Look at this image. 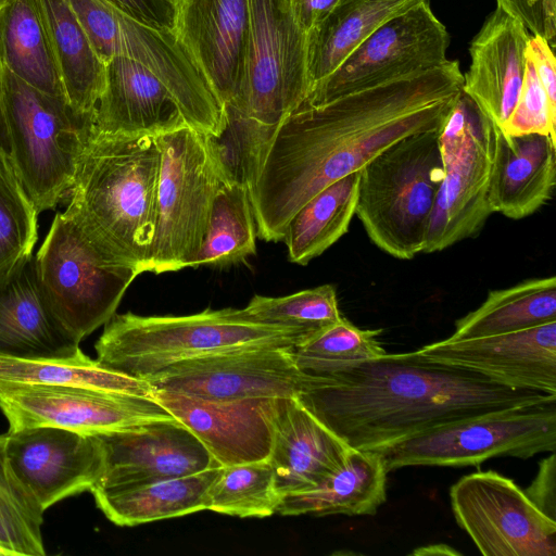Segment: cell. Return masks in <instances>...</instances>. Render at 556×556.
<instances>
[{"instance_id":"obj_1","label":"cell","mask_w":556,"mask_h":556,"mask_svg":"<svg viewBox=\"0 0 556 556\" xmlns=\"http://www.w3.org/2000/svg\"><path fill=\"white\" fill-rule=\"evenodd\" d=\"M463 88L457 61L357 90L287 116L248 186L256 233L282 241L292 216L318 191L358 172L395 141L439 130Z\"/></svg>"},{"instance_id":"obj_2","label":"cell","mask_w":556,"mask_h":556,"mask_svg":"<svg viewBox=\"0 0 556 556\" xmlns=\"http://www.w3.org/2000/svg\"><path fill=\"white\" fill-rule=\"evenodd\" d=\"M309 375L296 399L356 450L386 446L467 417L556 403L555 394L510 388L419 350Z\"/></svg>"},{"instance_id":"obj_3","label":"cell","mask_w":556,"mask_h":556,"mask_svg":"<svg viewBox=\"0 0 556 556\" xmlns=\"http://www.w3.org/2000/svg\"><path fill=\"white\" fill-rule=\"evenodd\" d=\"M160 150L154 136L91 131L68 207L117 263L149 270Z\"/></svg>"},{"instance_id":"obj_4","label":"cell","mask_w":556,"mask_h":556,"mask_svg":"<svg viewBox=\"0 0 556 556\" xmlns=\"http://www.w3.org/2000/svg\"><path fill=\"white\" fill-rule=\"evenodd\" d=\"M312 337L296 329L258 324L241 308H207L184 316L114 314L94 348L105 367L147 380L186 359L244 346L296 349Z\"/></svg>"},{"instance_id":"obj_5","label":"cell","mask_w":556,"mask_h":556,"mask_svg":"<svg viewBox=\"0 0 556 556\" xmlns=\"http://www.w3.org/2000/svg\"><path fill=\"white\" fill-rule=\"evenodd\" d=\"M309 91L307 34L291 0H250V29L240 91L226 108L227 127L262 153L278 125Z\"/></svg>"},{"instance_id":"obj_6","label":"cell","mask_w":556,"mask_h":556,"mask_svg":"<svg viewBox=\"0 0 556 556\" xmlns=\"http://www.w3.org/2000/svg\"><path fill=\"white\" fill-rule=\"evenodd\" d=\"M439 132L406 136L359 169L355 214L370 241L395 258L424 251L443 180Z\"/></svg>"},{"instance_id":"obj_7","label":"cell","mask_w":556,"mask_h":556,"mask_svg":"<svg viewBox=\"0 0 556 556\" xmlns=\"http://www.w3.org/2000/svg\"><path fill=\"white\" fill-rule=\"evenodd\" d=\"M160 166L149 270L190 267L207 226L213 200L230 180L207 136L188 124L155 136Z\"/></svg>"},{"instance_id":"obj_8","label":"cell","mask_w":556,"mask_h":556,"mask_svg":"<svg viewBox=\"0 0 556 556\" xmlns=\"http://www.w3.org/2000/svg\"><path fill=\"white\" fill-rule=\"evenodd\" d=\"M9 156L37 213L71 192L93 122L2 66Z\"/></svg>"},{"instance_id":"obj_9","label":"cell","mask_w":556,"mask_h":556,"mask_svg":"<svg viewBox=\"0 0 556 556\" xmlns=\"http://www.w3.org/2000/svg\"><path fill=\"white\" fill-rule=\"evenodd\" d=\"M35 260L53 313L78 343L111 319L140 275L114 261L68 206L55 215Z\"/></svg>"},{"instance_id":"obj_10","label":"cell","mask_w":556,"mask_h":556,"mask_svg":"<svg viewBox=\"0 0 556 556\" xmlns=\"http://www.w3.org/2000/svg\"><path fill=\"white\" fill-rule=\"evenodd\" d=\"M556 403L486 413L377 447L387 471L406 466H477L492 457L530 458L556 450Z\"/></svg>"},{"instance_id":"obj_11","label":"cell","mask_w":556,"mask_h":556,"mask_svg":"<svg viewBox=\"0 0 556 556\" xmlns=\"http://www.w3.org/2000/svg\"><path fill=\"white\" fill-rule=\"evenodd\" d=\"M497 127L463 90L439 132L443 164L422 253L476 236L493 213L488 191Z\"/></svg>"},{"instance_id":"obj_12","label":"cell","mask_w":556,"mask_h":556,"mask_svg":"<svg viewBox=\"0 0 556 556\" xmlns=\"http://www.w3.org/2000/svg\"><path fill=\"white\" fill-rule=\"evenodd\" d=\"M448 45L445 26L434 15L429 0H421L374 31L330 75L311 88L300 106L323 104L435 68L447 61Z\"/></svg>"},{"instance_id":"obj_13","label":"cell","mask_w":556,"mask_h":556,"mask_svg":"<svg viewBox=\"0 0 556 556\" xmlns=\"http://www.w3.org/2000/svg\"><path fill=\"white\" fill-rule=\"evenodd\" d=\"M457 525L485 556H555L556 520L546 516L514 480L477 471L450 489Z\"/></svg>"},{"instance_id":"obj_14","label":"cell","mask_w":556,"mask_h":556,"mask_svg":"<svg viewBox=\"0 0 556 556\" xmlns=\"http://www.w3.org/2000/svg\"><path fill=\"white\" fill-rule=\"evenodd\" d=\"M294 349L244 346L176 363L147 379L154 390L205 400L291 399L309 374L298 368Z\"/></svg>"},{"instance_id":"obj_15","label":"cell","mask_w":556,"mask_h":556,"mask_svg":"<svg viewBox=\"0 0 556 556\" xmlns=\"http://www.w3.org/2000/svg\"><path fill=\"white\" fill-rule=\"evenodd\" d=\"M0 409L9 430L48 426L88 435L175 419L153 396L43 384L0 382Z\"/></svg>"},{"instance_id":"obj_16","label":"cell","mask_w":556,"mask_h":556,"mask_svg":"<svg viewBox=\"0 0 556 556\" xmlns=\"http://www.w3.org/2000/svg\"><path fill=\"white\" fill-rule=\"evenodd\" d=\"M5 452L15 475L43 510L66 497L91 492L104 469L98 435L56 427L9 430Z\"/></svg>"},{"instance_id":"obj_17","label":"cell","mask_w":556,"mask_h":556,"mask_svg":"<svg viewBox=\"0 0 556 556\" xmlns=\"http://www.w3.org/2000/svg\"><path fill=\"white\" fill-rule=\"evenodd\" d=\"M98 437L104 469L93 489L141 485L219 466L177 419L149 421Z\"/></svg>"},{"instance_id":"obj_18","label":"cell","mask_w":556,"mask_h":556,"mask_svg":"<svg viewBox=\"0 0 556 556\" xmlns=\"http://www.w3.org/2000/svg\"><path fill=\"white\" fill-rule=\"evenodd\" d=\"M419 352L510 388L556 395V320L489 337L447 338L425 345Z\"/></svg>"},{"instance_id":"obj_19","label":"cell","mask_w":556,"mask_h":556,"mask_svg":"<svg viewBox=\"0 0 556 556\" xmlns=\"http://www.w3.org/2000/svg\"><path fill=\"white\" fill-rule=\"evenodd\" d=\"M153 397L219 466L269 458L278 399L216 401L164 390H154Z\"/></svg>"},{"instance_id":"obj_20","label":"cell","mask_w":556,"mask_h":556,"mask_svg":"<svg viewBox=\"0 0 556 556\" xmlns=\"http://www.w3.org/2000/svg\"><path fill=\"white\" fill-rule=\"evenodd\" d=\"M176 37L225 109L242 84L250 0H174Z\"/></svg>"},{"instance_id":"obj_21","label":"cell","mask_w":556,"mask_h":556,"mask_svg":"<svg viewBox=\"0 0 556 556\" xmlns=\"http://www.w3.org/2000/svg\"><path fill=\"white\" fill-rule=\"evenodd\" d=\"M530 33L496 4L469 47L462 90L501 129L513 112L526 72Z\"/></svg>"},{"instance_id":"obj_22","label":"cell","mask_w":556,"mask_h":556,"mask_svg":"<svg viewBox=\"0 0 556 556\" xmlns=\"http://www.w3.org/2000/svg\"><path fill=\"white\" fill-rule=\"evenodd\" d=\"M78 350L51 308L33 254L0 273V356L49 358Z\"/></svg>"},{"instance_id":"obj_23","label":"cell","mask_w":556,"mask_h":556,"mask_svg":"<svg viewBox=\"0 0 556 556\" xmlns=\"http://www.w3.org/2000/svg\"><path fill=\"white\" fill-rule=\"evenodd\" d=\"M187 124L166 86L125 56L105 63L104 88L92 131L102 136H157Z\"/></svg>"},{"instance_id":"obj_24","label":"cell","mask_w":556,"mask_h":556,"mask_svg":"<svg viewBox=\"0 0 556 556\" xmlns=\"http://www.w3.org/2000/svg\"><path fill=\"white\" fill-rule=\"evenodd\" d=\"M350 448L296 397L278 399L268 459L281 498L320 483L343 465Z\"/></svg>"},{"instance_id":"obj_25","label":"cell","mask_w":556,"mask_h":556,"mask_svg":"<svg viewBox=\"0 0 556 556\" xmlns=\"http://www.w3.org/2000/svg\"><path fill=\"white\" fill-rule=\"evenodd\" d=\"M556 140L540 134L505 136L497 129L488 201L493 213L521 219L552 198Z\"/></svg>"},{"instance_id":"obj_26","label":"cell","mask_w":556,"mask_h":556,"mask_svg":"<svg viewBox=\"0 0 556 556\" xmlns=\"http://www.w3.org/2000/svg\"><path fill=\"white\" fill-rule=\"evenodd\" d=\"M387 470L380 455L350 448L343 465L317 485L285 495L282 516L375 515L387 500Z\"/></svg>"},{"instance_id":"obj_27","label":"cell","mask_w":556,"mask_h":556,"mask_svg":"<svg viewBox=\"0 0 556 556\" xmlns=\"http://www.w3.org/2000/svg\"><path fill=\"white\" fill-rule=\"evenodd\" d=\"M54 55L66 101L75 114L93 122L104 88L99 59L67 0H36Z\"/></svg>"},{"instance_id":"obj_28","label":"cell","mask_w":556,"mask_h":556,"mask_svg":"<svg viewBox=\"0 0 556 556\" xmlns=\"http://www.w3.org/2000/svg\"><path fill=\"white\" fill-rule=\"evenodd\" d=\"M219 467L121 489H93L96 504L105 517L121 527L206 510L207 490Z\"/></svg>"},{"instance_id":"obj_29","label":"cell","mask_w":556,"mask_h":556,"mask_svg":"<svg viewBox=\"0 0 556 556\" xmlns=\"http://www.w3.org/2000/svg\"><path fill=\"white\" fill-rule=\"evenodd\" d=\"M421 0H339L307 33L311 88L330 75L384 23Z\"/></svg>"},{"instance_id":"obj_30","label":"cell","mask_w":556,"mask_h":556,"mask_svg":"<svg viewBox=\"0 0 556 556\" xmlns=\"http://www.w3.org/2000/svg\"><path fill=\"white\" fill-rule=\"evenodd\" d=\"M0 59L26 84L66 101L36 0H0Z\"/></svg>"},{"instance_id":"obj_31","label":"cell","mask_w":556,"mask_h":556,"mask_svg":"<svg viewBox=\"0 0 556 556\" xmlns=\"http://www.w3.org/2000/svg\"><path fill=\"white\" fill-rule=\"evenodd\" d=\"M555 320L556 278H534L490 291L478 308L456 320L455 331L450 338L489 337Z\"/></svg>"},{"instance_id":"obj_32","label":"cell","mask_w":556,"mask_h":556,"mask_svg":"<svg viewBox=\"0 0 556 556\" xmlns=\"http://www.w3.org/2000/svg\"><path fill=\"white\" fill-rule=\"evenodd\" d=\"M359 170L328 185L292 216L282 241L290 262L306 265L349 230L356 212Z\"/></svg>"},{"instance_id":"obj_33","label":"cell","mask_w":556,"mask_h":556,"mask_svg":"<svg viewBox=\"0 0 556 556\" xmlns=\"http://www.w3.org/2000/svg\"><path fill=\"white\" fill-rule=\"evenodd\" d=\"M0 382L118 391L148 396H153L154 391L147 380L112 370L85 355L80 349L67 356L49 358L0 356Z\"/></svg>"},{"instance_id":"obj_34","label":"cell","mask_w":556,"mask_h":556,"mask_svg":"<svg viewBox=\"0 0 556 556\" xmlns=\"http://www.w3.org/2000/svg\"><path fill=\"white\" fill-rule=\"evenodd\" d=\"M256 225L248 187L222 184L213 200L201 247L190 267L224 268L256 253Z\"/></svg>"},{"instance_id":"obj_35","label":"cell","mask_w":556,"mask_h":556,"mask_svg":"<svg viewBox=\"0 0 556 556\" xmlns=\"http://www.w3.org/2000/svg\"><path fill=\"white\" fill-rule=\"evenodd\" d=\"M277 492L269 459L220 466L206 495V510L240 518H264L277 513Z\"/></svg>"},{"instance_id":"obj_36","label":"cell","mask_w":556,"mask_h":556,"mask_svg":"<svg viewBox=\"0 0 556 556\" xmlns=\"http://www.w3.org/2000/svg\"><path fill=\"white\" fill-rule=\"evenodd\" d=\"M45 510L12 469L0 434V547L11 556H43Z\"/></svg>"},{"instance_id":"obj_37","label":"cell","mask_w":556,"mask_h":556,"mask_svg":"<svg viewBox=\"0 0 556 556\" xmlns=\"http://www.w3.org/2000/svg\"><path fill=\"white\" fill-rule=\"evenodd\" d=\"M241 312L251 321L296 329L311 337L343 317L332 285L277 298L254 295Z\"/></svg>"},{"instance_id":"obj_38","label":"cell","mask_w":556,"mask_h":556,"mask_svg":"<svg viewBox=\"0 0 556 556\" xmlns=\"http://www.w3.org/2000/svg\"><path fill=\"white\" fill-rule=\"evenodd\" d=\"M381 329H361L342 317L293 351L295 365L313 375H329L386 353Z\"/></svg>"},{"instance_id":"obj_39","label":"cell","mask_w":556,"mask_h":556,"mask_svg":"<svg viewBox=\"0 0 556 556\" xmlns=\"http://www.w3.org/2000/svg\"><path fill=\"white\" fill-rule=\"evenodd\" d=\"M37 215L9 154L0 150V273L31 254Z\"/></svg>"},{"instance_id":"obj_40","label":"cell","mask_w":556,"mask_h":556,"mask_svg":"<svg viewBox=\"0 0 556 556\" xmlns=\"http://www.w3.org/2000/svg\"><path fill=\"white\" fill-rule=\"evenodd\" d=\"M555 126L556 110L551 106L534 67L527 59L517 103L500 130L505 136L540 134L556 140Z\"/></svg>"},{"instance_id":"obj_41","label":"cell","mask_w":556,"mask_h":556,"mask_svg":"<svg viewBox=\"0 0 556 556\" xmlns=\"http://www.w3.org/2000/svg\"><path fill=\"white\" fill-rule=\"evenodd\" d=\"M496 4L517 17L531 35L543 37L554 49L556 0H496Z\"/></svg>"},{"instance_id":"obj_42","label":"cell","mask_w":556,"mask_h":556,"mask_svg":"<svg viewBox=\"0 0 556 556\" xmlns=\"http://www.w3.org/2000/svg\"><path fill=\"white\" fill-rule=\"evenodd\" d=\"M131 18L155 28H174V0H105Z\"/></svg>"},{"instance_id":"obj_43","label":"cell","mask_w":556,"mask_h":556,"mask_svg":"<svg viewBox=\"0 0 556 556\" xmlns=\"http://www.w3.org/2000/svg\"><path fill=\"white\" fill-rule=\"evenodd\" d=\"M526 56L532 63L551 106L556 110V61L554 49L543 37L530 35Z\"/></svg>"},{"instance_id":"obj_44","label":"cell","mask_w":556,"mask_h":556,"mask_svg":"<svg viewBox=\"0 0 556 556\" xmlns=\"http://www.w3.org/2000/svg\"><path fill=\"white\" fill-rule=\"evenodd\" d=\"M525 493L546 516L556 520L555 452L540 463L538 475Z\"/></svg>"},{"instance_id":"obj_45","label":"cell","mask_w":556,"mask_h":556,"mask_svg":"<svg viewBox=\"0 0 556 556\" xmlns=\"http://www.w3.org/2000/svg\"><path fill=\"white\" fill-rule=\"evenodd\" d=\"M295 18L307 34L338 3L339 0H291Z\"/></svg>"},{"instance_id":"obj_46","label":"cell","mask_w":556,"mask_h":556,"mask_svg":"<svg viewBox=\"0 0 556 556\" xmlns=\"http://www.w3.org/2000/svg\"><path fill=\"white\" fill-rule=\"evenodd\" d=\"M0 150L9 154V141L2 103V64L0 59Z\"/></svg>"},{"instance_id":"obj_47","label":"cell","mask_w":556,"mask_h":556,"mask_svg":"<svg viewBox=\"0 0 556 556\" xmlns=\"http://www.w3.org/2000/svg\"><path fill=\"white\" fill-rule=\"evenodd\" d=\"M414 555H458L459 552L445 544H434L415 549Z\"/></svg>"},{"instance_id":"obj_48","label":"cell","mask_w":556,"mask_h":556,"mask_svg":"<svg viewBox=\"0 0 556 556\" xmlns=\"http://www.w3.org/2000/svg\"><path fill=\"white\" fill-rule=\"evenodd\" d=\"M0 556H11V554L8 551L0 547Z\"/></svg>"}]
</instances>
